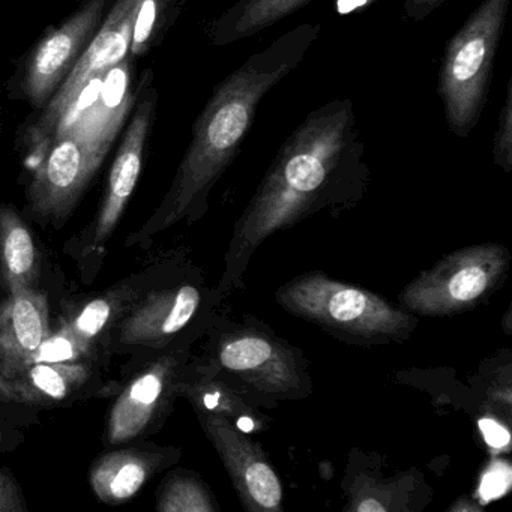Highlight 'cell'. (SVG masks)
<instances>
[{
	"instance_id": "1",
	"label": "cell",
	"mask_w": 512,
	"mask_h": 512,
	"mask_svg": "<svg viewBox=\"0 0 512 512\" xmlns=\"http://www.w3.org/2000/svg\"><path fill=\"white\" fill-rule=\"evenodd\" d=\"M371 170L355 104L329 101L284 140L235 223L217 304L244 287L251 257L266 239L323 211H343L367 194Z\"/></svg>"
},
{
	"instance_id": "2",
	"label": "cell",
	"mask_w": 512,
	"mask_h": 512,
	"mask_svg": "<svg viewBox=\"0 0 512 512\" xmlns=\"http://www.w3.org/2000/svg\"><path fill=\"white\" fill-rule=\"evenodd\" d=\"M320 32L319 23L290 29L215 86L194 122L190 145L169 191L131 241H146L179 221L199 220L206 214L209 196L241 152L263 98L302 64Z\"/></svg>"
},
{
	"instance_id": "3",
	"label": "cell",
	"mask_w": 512,
	"mask_h": 512,
	"mask_svg": "<svg viewBox=\"0 0 512 512\" xmlns=\"http://www.w3.org/2000/svg\"><path fill=\"white\" fill-rule=\"evenodd\" d=\"M133 62L127 56L106 74L110 88L104 79L89 86L59 125L29 184L35 217L64 223L103 166L136 100L128 76Z\"/></svg>"
},
{
	"instance_id": "4",
	"label": "cell",
	"mask_w": 512,
	"mask_h": 512,
	"mask_svg": "<svg viewBox=\"0 0 512 512\" xmlns=\"http://www.w3.org/2000/svg\"><path fill=\"white\" fill-rule=\"evenodd\" d=\"M202 365L268 409L313 392L304 353L256 319L220 320Z\"/></svg>"
},
{
	"instance_id": "5",
	"label": "cell",
	"mask_w": 512,
	"mask_h": 512,
	"mask_svg": "<svg viewBox=\"0 0 512 512\" xmlns=\"http://www.w3.org/2000/svg\"><path fill=\"white\" fill-rule=\"evenodd\" d=\"M275 298L287 313L359 346L403 343L418 326L416 316L383 296L319 271L287 281Z\"/></svg>"
},
{
	"instance_id": "6",
	"label": "cell",
	"mask_w": 512,
	"mask_h": 512,
	"mask_svg": "<svg viewBox=\"0 0 512 512\" xmlns=\"http://www.w3.org/2000/svg\"><path fill=\"white\" fill-rule=\"evenodd\" d=\"M512 0H482L446 44L437 95L449 131L470 136L481 121L493 80L494 61Z\"/></svg>"
},
{
	"instance_id": "7",
	"label": "cell",
	"mask_w": 512,
	"mask_h": 512,
	"mask_svg": "<svg viewBox=\"0 0 512 512\" xmlns=\"http://www.w3.org/2000/svg\"><path fill=\"white\" fill-rule=\"evenodd\" d=\"M509 262L511 256L503 245L461 248L410 281L398 296L401 308L424 317L473 310L502 286Z\"/></svg>"
},
{
	"instance_id": "8",
	"label": "cell",
	"mask_w": 512,
	"mask_h": 512,
	"mask_svg": "<svg viewBox=\"0 0 512 512\" xmlns=\"http://www.w3.org/2000/svg\"><path fill=\"white\" fill-rule=\"evenodd\" d=\"M142 0H115L97 37L89 44L76 67L59 86L52 100L38 112L34 121L25 124L19 133V148L32 170L43 160L68 113L74 109L89 86L100 82L130 52L134 17Z\"/></svg>"
},
{
	"instance_id": "9",
	"label": "cell",
	"mask_w": 512,
	"mask_h": 512,
	"mask_svg": "<svg viewBox=\"0 0 512 512\" xmlns=\"http://www.w3.org/2000/svg\"><path fill=\"white\" fill-rule=\"evenodd\" d=\"M112 0H85L64 23L49 29L26 56L10 89L40 112L97 37Z\"/></svg>"
},
{
	"instance_id": "10",
	"label": "cell",
	"mask_w": 512,
	"mask_h": 512,
	"mask_svg": "<svg viewBox=\"0 0 512 512\" xmlns=\"http://www.w3.org/2000/svg\"><path fill=\"white\" fill-rule=\"evenodd\" d=\"M157 106L158 91L154 86L152 71L148 70L136 89L133 110L128 116L124 137L110 169L106 193L95 221L94 248H100L109 241L136 190L145 164Z\"/></svg>"
},
{
	"instance_id": "11",
	"label": "cell",
	"mask_w": 512,
	"mask_h": 512,
	"mask_svg": "<svg viewBox=\"0 0 512 512\" xmlns=\"http://www.w3.org/2000/svg\"><path fill=\"white\" fill-rule=\"evenodd\" d=\"M199 418L244 508L253 512H280L283 484L260 443L223 416L199 415Z\"/></svg>"
},
{
	"instance_id": "12",
	"label": "cell",
	"mask_w": 512,
	"mask_h": 512,
	"mask_svg": "<svg viewBox=\"0 0 512 512\" xmlns=\"http://www.w3.org/2000/svg\"><path fill=\"white\" fill-rule=\"evenodd\" d=\"M214 305L215 292L200 284L187 281L155 290L125 317L121 341L130 346H166Z\"/></svg>"
},
{
	"instance_id": "13",
	"label": "cell",
	"mask_w": 512,
	"mask_h": 512,
	"mask_svg": "<svg viewBox=\"0 0 512 512\" xmlns=\"http://www.w3.org/2000/svg\"><path fill=\"white\" fill-rule=\"evenodd\" d=\"M179 367L178 356H166L149 365L122 391L107 424V439L112 445L130 442L145 433L170 392H178Z\"/></svg>"
},
{
	"instance_id": "14",
	"label": "cell",
	"mask_w": 512,
	"mask_h": 512,
	"mask_svg": "<svg viewBox=\"0 0 512 512\" xmlns=\"http://www.w3.org/2000/svg\"><path fill=\"white\" fill-rule=\"evenodd\" d=\"M49 301L35 287L10 293L0 305V373L14 377L29 367V359L50 335Z\"/></svg>"
},
{
	"instance_id": "15",
	"label": "cell",
	"mask_w": 512,
	"mask_h": 512,
	"mask_svg": "<svg viewBox=\"0 0 512 512\" xmlns=\"http://www.w3.org/2000/svg\"><path fill=\"white\" fill-rule=\"evenodd\" d=\"M178 392L190 400L199 415L223 416L250 436L268 430L269 419L260 410L262 406L202 364L197 367L196 376L179 380Z\"/></svg>"
},
{
	"instance_id": "16",
	"label": "cell",
	"mask_w": 512,
	"mask_h": 512,
	"mask_svg": "<svg viewBox=\"0 0 512 512\" xmlns=\"http://www.w3.org/2000/svg\"><path fill=\"white\" fill-rule=\"evenodd\" d=\"M314 0H236L209 23L206 32L215 47H226L277 25Z\"/></svg>"
},
{
	"instance_id": "17",
	"label": "cell",
	"mask_w": 512,
	"mask_h": 512,
	"mask_svg": "<svg viewBox=\"0 0 512 512\" xmlns=\"http://www.w3.org/2000/svg\"><path fill=\"white\" fill-rule=\"evenodd\" d=\"M157 458L136 449L109 452L95 461L91 469L92 490L101 502L121 505L133 499L148 482Z\"/></svg>"
},
{
	"instance_id": "18",
	"label": "cell",
	"mask_w": 512,
	"mask_h": 512,
	"mask_svg": "<svg viewBox=\"0 0 512 512\" xmlns=\"http://www.w3.org/2000/svg\"><path fill=\"white\" fill-rule=\"evenodd\" d=\"M41 259L31 230L19 212L0 206V277L10 293L35 287Z\"/></svg>"
},
{
	"instance_id": "19",
	"label": "cell",
	"mask_w": 512,
	"mask_h": 512,
	"mask_svg": "<svg viewBox=\"0 0 512 512\" xmlns=\"http://www.w3.org/2000/svg\"><path fill=\"white\" fill-rule=\"evenodd\" d=\"M89 374L88 365L79 362H44L31 365L10 379L22 404H50L65 400L82 388Z\"/></svg>"
},
{
	"instance_id": "20",
	"label": "cell",
	"mask_w": 512,
	"mask_h": 512,
	"mask_svg": "<svg viewBox=\"0 0 512 512\" xmlns=\"http://www.w3.org/2000/svg\"><path fill=\"white\" fill-rule=\"evenodd\" d=\"M185 2L187 0H142L134 17L128 55L133 59L143 58L160 46L175 25Z\"/></svg>"
},
{
	"instance_id": "21",
	"label": "cell",
	"mask_w": 512,
	"mask_h": 512,
	"mask_svg": "<svg viewBox=\"0 0 512 512\" xmlns=\"http://www.w3.org/2000/svg\"><path fill=\"white\" fill-rule=\"evenodd\" d=\"M157 509L160 512H217L220 506L202 479L193 475H172L164 482Z\"/></svg>"
},
{
	"instance_id": "22",
	"label": "cell",
	"mask_w": 512,
	"mask_h": 512,
	"mask_svg": "<svg viewBox=\"0 0 512 512\" xmlns=\"http://www.w3.org/2000/svg\"><path fill=\"white\" fill-rule=\"evenodd\" d=\"M122 304H124V295L112 293V295L88 302L79 313L65 320L64 325L76 338L85 355L97 340L98 335L115 319Z\"/></svg>"
},
{
	"instance_id": "23",
	"label": "cell",
	"mask_w": 512,
	"mask_h": 512,
	"mask_svg": "<svg viewBox=\"0 0 512 512\" xmlns=\"http://www.w3.org/2000/svg\"><path fill=\"white\" fill-rule=\"evenodd\" d=\"M85 356L80 349L79 343L73 337L67 326L62 323L61 328L56 332H50L49 337L35 350L34 355L29 359V367L44 362H77Z\"/></svg>"
},
{
	"instance_id": "24",
	"label": "cell",
	"mask_w": 512,
	"mask_h": 512,
	"mask_svg": "<svg viewBox=\"0 0 512 512\" xmlns=\"http://www.w3.org/2000/svg\"><path fill=\"white\" fill-rule=\"evenodd\" d=\"M493 161L503 172L512 170V76L506 82L505 98L500 107L493 136Z\"/></svg>"
},
{
	"instance_id": "25",
	"label": "cell",
	"mask_w": 512,
	"mask_h": 512,
	"mask_svg": "<svg viewBox=\"0 0 512 512\" xmlns=\"http://www.w3.org/2000/svg\"><path fill=\"white\" fill-rule=\"evenodd\" d=\"M25 511H28V506L20 485L7 469L0 467V512Z\"/></svg>"
},
{
	"instance_id": "26",
	"label": "cell",
	"mask_w": 512,
	"mask_h": 512,
	"mask_svg": "<svg viewBox=\"0 0 512 512\" xmlns=\"http://www.w3.org/2000/svg\"><path fill=\"white\" fill-rule=\"evenodd\" d=\"M479 431L484 437L485 443L493 451H509L511 446V434L508 428L499 421V419L485 416L478 421Z\"/></svg>"
},
{
	"instance_id": "27",
	"label": "cell",
	"mask_w": 512,
	"mask_h": 512,
	"mask_svg": "<svg viewBox=\"0 0 512 512\" xmlns=\"http://www.w3.org/2000/svg\"><path fill=\"white\" fill-rule=\"evenodd\" d=\"M509 467L506 463H500L499 466L491 467L485 478L482 479L481 493L485 500L499 497L503 491L509 487Z\"/></svg>"
},
{
	"instance_id": "28",
	"label": "cell",
	"mask_w": 512,
	"mask_h": 512,
	"mask_svg": "<svg viewBox=\"0 0 512 512\" xmlns=\"http://www.w3.org/2000/svg\"><path fill=\"white\" fill-rule=\"evenodd\" d=\"M448 0H404L403 13L412 22H424Z\"/></svg>"
},
{
	"instance_id": "29",
	"label": "cell",
	"mask_w": 512,
	"mask_h": 512,
	"mask_svg": "<svg viewBox=\"0 0 512 512\" xmlns=\"http://www.w3.org/2000/svg\"><path fill=\"white\" fill-rule=\"evenodd\" d=\"M0 403H22L13 380L2 373H0Z\"/></svg>"
},
{
	"instance_id": "30",
	"label": "cell",
	"mask_w": 512,
	"mask_h": 512,
	"mask_svg": "<svg viewBox=\"0 0 512 512\" xmlns=\"http://www.w3.org/2000/svg\"><path fill=\"white\" fill-rule=\"evenodd\" d=\"M376 0H337L338 14L344 16V14L353 13V11L365 10V8L373 5Z\"/></svg>"
},
{
	"instance_id": "31",
	"label": "cell",
	"mask_w": 512,
	"mask_h": 512,
	"mask_svg": "<svg viewBox=\"0 0 512 512\" xmlns=\"http://www.w3.org/2000/svg\"><path fill=\"white\" fill-rule=\"evenodd\" d=\"M2 128H4V109L0 107V134H2Z\"/></svg>"
},
{
	"instance_id": "32",
	"label": "cell",
	"mask_w": 512,
	"mask_h": 512,
	"mask_svg": "<svg viewBox=\"0 0 512 512\" xmlns=\"http://www.w3.org/2000/svg\"><path fill=\"white\" fill-rule=\"evenodd\" d=\"M0 365H2V347H0Z\"/></svg>"
},
{
	"instance_id": "33",
	"label": "cell",
	"mask_w": 512,
	"mask_h": 512,
	"mask_svg": "<svg viewBox=\"0 0 512 512\" xmlns=\"http://www.w3.org/2000/svg\"><path fill=\"white\" fill-rule=\"evenodd\" d=\"M4 433H2V431H0V439H4Z\"/></svg>"
},
{
	"instance_id": "34",
	"label": "cell",
	"mask_w": 512,
	"mask_h": 512,
	"mask_svg": "<svg viewBox=\"0 0 512 512\" xmlns=\"http://www.w3.org/2000/svg\"><path fill=\"white\" fill-rule=\"evenodd\" d=\"M4 442V439H0V443Z\"/></svg>"
}]
</instances>
